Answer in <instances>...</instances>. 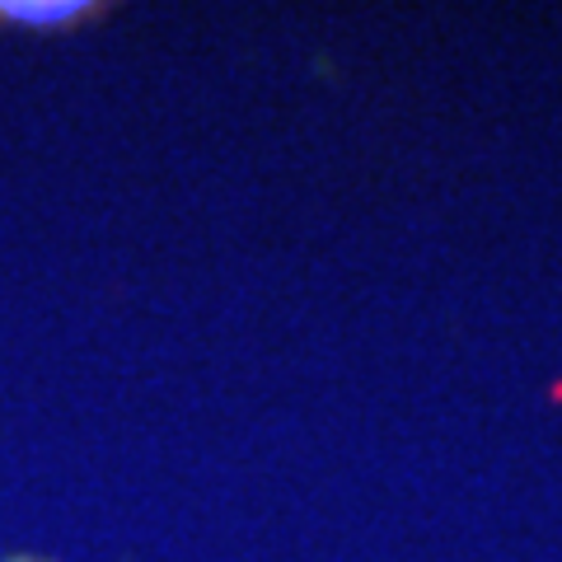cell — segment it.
Returning <instances> with one entry per match:
<instances>
[{"mask_svg": "<svg viewBox=\"0 0 562 562\" xmlns=\"http://www.w3.org/2000/svg\"><path fill=\"white\" fill-rule=\"evenodd\" d=\"M10 24H66L76 20L80 5H0Z\"/></svg>", "mask_w": 562, "mask_h": 562, "instance_id": "6da1fadb", "label": "cell"}]
</instances>
